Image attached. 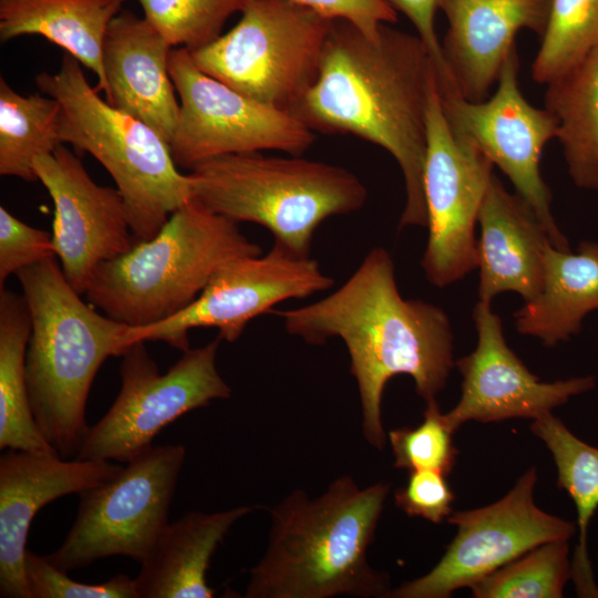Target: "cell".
<instances>
[{"instance_id":"obj_1","label":"cell","mask_w":598,"mask_h":598,"mask_svg":"<svg viewBox=\"0 0 598 598\" xmlns=\"http://www.w3.org/2000/svg\"><path fill=\"white\" fill-rule=\"evenodd\" d=\"M436 75L417 34L383 24L371 39L351 22L334 19L319 76L290 111L313 132L352 134L393 156L405 186L399 229L427 227L426 112Z\"/></svg>"},{"instance_id":"obj_2","label":"cell","mask_w":598,"mask_h":598,"mask_svg":"<svg viewBox=\"0 0 598 598\" xmlns=\"http://www.w3.org/2000/svg\"><path fill=\"white\" fill-rule=\"evenodd\" d=\"M269 313L308 344L331 338L344 342L360 395L363 435L379 450L385 443L381 401L388 381L410 375L427 403L444 389L455 365L447 315L439 306L401 296L392 257L383 247L372 248L348 280L323 299Z\"/></svg>"},{"instance_id":"obj_3","label":"cell","mask_w":598,"mask_h":598,"mask_svg":"<svg viewBox=\"0 0 598 598\" xmlns=\"http://www.w3.org/2000/svg\"><path fill=\"white\" fill-rule=\"evenodd\" d=\"M389 492V483L361 488L350 476L316 498L292 491L270 509L268 545L245 597H391L388 574L367 557Z\"/></svg>"},{"instance_id":"obj_4","label":"cell","mask_w":598,"mask_h":598,"mask_svg":"<svg viewBox=\"0 0 598 598\" xmlns=\"http://www.w3.org/2000/svg\"><path fill=\"white\" fill-rule=\"evenodd\" d=\"M31 316L25 377L34 420L60 457L75 458L89 433L86 401L109 357L133 344L130 326L99 313L68 282L55 256L17 275Z\"/></svg>"},{"instance_id":"obj_5","label":"cell","mask_w":598,"mask_h":598,"mask_svg":"<svg viewBox=\"0 0 598 598\" xmlns=\"http://www.w3.org/2000/svg\"><path fill=\"white\" fill-rule=\"evenodd\" d=\"M260 254L237 223L193 197L154 237L101 264L85 296L112 319L150 326L189 306L227 261Z\"/></svg>"},{"instance_id":"obj_6","label":"cell","mask_w":598,"mask_h":598,"mask_svg":"<svg viewBox=\"0 0 598 598\" xmlns=\"http://www.w3.org/2000/svg\"><path fill=\"white\" fill-rule=\"evenodd\" d=\"M193 197L237 224H258L290 252L309 257L313 234L332 216L361 209L368 192L344 167L300 155L230 154L188 173Z\"/></svg>"},{"instance_id":"obj_7","label":"cell","mask_w":598,"mask_h":598,"mask_svg":"<svg viewBox=\"0 0 598 598\" xmlns=\"http://www.w3.org/2000/svg\"><path fill=\"white\" fill-rule=\"evenodd\" d=\"M81 65L66 53L55 73L37 75V85L62 105L63 143L101 163L123 198L132 234L138 240L150 239L193 198L190 177L179 172L169 143L103 100Z\"/></svg>"},{"instance_id":"obj_8","label":"cell","mask_w":598,"mask_h":598,"mask_svg":"<svg viewBox=\"0 0 598 598\" xmlns=\"http://www.w3.org/2000/svg\"><path fill=\"white\" fill-rule=\"evenodd\" d=\"M237 24L189 51L197 68L290 113L316 83L334 19L293 0H247Z\"/></svg>"},{"instance_id":"obj_9","label":"cell","mask_w":598,"mask_h":598,"mask_svg":"<svg viewBox=\"0 0 598 598\" xmlns=\"http://www.w3.org/2000/svg\"><path fill=\"white\" fill-rule=\"evenodd\" d=\"M185 456L182 444H153L114 477L80 492L75 519L48 559L66 573L113 556L141 564L169 523Z\"/></svg>"},{"instance_id":"obj_10","label":"cell","mask_w":598,"mask_h":598,"mask_svg":"<svg viewBox=\"0 0 598 598\" xmlns=\"http://www.w3.org/2000/svg\"><path fill=\"white\" fill-rule=\"evenodd\" d=\"M220 341L217 337L189 348L164 374L144 341L131 344L122 354L120 392L109 411L90 426L75 458L127 463L186 412L228 399L231 389L216 368Z\"/></svg>"},{"instance_id":"obj_11","label":"cell","mask_w":598,"mask_h":598,"mask_svg":"<svg viewBox=\"0 0 598 598\" xmlns=\"http://www.w3.org/2000/svg\"><path fill=\"white\" fill-rule=\"evenodd\" d=\"M169 73L179 99L169 142L178 168L241 153L278 151L301 155L315 133L291 113L248 97L200 71L184 48L169 53Z\"/></svg>"},{"instance_id":"obj_12","label":"cell","mask_w":598,"mask_h":598,"mask_svg":"<svg viewBox=\"0 0 598 598\" xmlns=\"http://www.w3.org/2000/svg\"><path fill=\"white\" fill-rule=\"evenodd\" d=\"M426 130L424 195L429 239L421 267L430 283L444 288L477 268L474 229L494 164L473 142L450 128L437 75L430 89Z\"/></svg>"},{"instance_id":"obj_13","label":"cell","mask_w":598,"mask_h":598,"mask_svg":"<svg viewBox=\"0 0 598 598\" xmlns=\"http://www.w3.org/2000/svg\"><path fill=\"white\" fill-rule=\"evenodd\" d=\"M536 482L537 471L530 467L497 502L453 512L447 522L457 532L439 563L392 590L391 597L447 598L544 543L569 540L576 525L536 505Z\"/></svg>"},{"instance_id":"obj_14","label":"cell","mask_w":598,"mask_h":598,"mask_svg":"<svg viewBox=\"0 0 598 598\" xmlns=\"http://www.w3.org/2000/svg\"><path fill=\"white\" fill-rule=\"evenodd\" d=\"M317 260L274 243L267 254L241 256L224 264L200 295L176 315L144 327H130L132 343L164 341L189 349L188 331L216 328L218 337L237 341L254 318L289 299H302L332 287Z\"/></svg>"},{"instance_id":"obj_15","label":"cell","mask_w":598,"mask_h":598,"mask_svg":"<svg viewBox=\"0 0 598 598\" xmlns=\"http://www.w3.org/2000/svg\"><path fill=\"white\" fill-rule=\"evenodd\" d=\"M516 45L508 53L495 93L482 102L442 94L441 105L452 132L473 142L512 182L547 229L550 243L570 251L550 212L551 193L540 174L545 145L557 137L554 114L528 103L518 86Z\"/></svg>"},{"instance_id":"obj_16","label":"cell","mask_w":598,"mask_h":598,"mask_svg":"<svg viewBox=\"0 0 598 598\" xmlns=\"http://www.w3.org/2000/svg\"><path fill=\"white\" fill-rule=\"evenodd\" d=\"M54 204L52 241L64 277L85 293L97 267L132 247L126 209L117 188L96 184L64 145L33 162Z\"/></svg>"},{"instance_id":"obj_17","label":"cell","mask_w":598,"mask_h":598,"mask_svg":"<svg viewBox=\"0 0 598 598\" xmlns=\"http://www.w3.org/2000/svg\"><path fill=\"white\" fill-rule=\"evenodd\" d=\"M473 319L477 344L455 361L463 378L462 393L457 404L445 413L455 432L467 421L536 420L595 388L592 375L542 382L508 347L502 320L491 303L478 301Z\"/></svg>"},{"instance_id":"obj_18","label":"cell","mask_w":598,"mask_h":598,"mask_svg":"<svg viewBox=\"0 0 598 598\" xmlns=\"http://www.w3.org/2000/svg\"><path fill=\"white\" fill-rule=\"evenodd\" d=\"M123 466L8 448L0 456V597L31 598L25 544L37 513L52 501L99 485Z\"/></svg>"},{"instance_id":"obj_19","label":"cell","mask_w":598,"mask_h":598,"mask_svg":"<svg viewBox=\"0 0 598 598\" xmlns=\"http://www.w3.org/2000/svg\"><path fill=\"white\" fill-rule=\"evenodd\" d=\"M553 0H437L447 19L442 54L458 95L482 102L516 45V33L543 35Z\"/></svg>"},{"instance_id":"obj_20","label":"cell","mask_w":598,"mask_h":598,"mask_svg":"<svg viewBox=\"0 0 598 598\" xmlns=\"http://www.w3.org/2000/svg\"><path fill=\"white\" fill-rule=\"evenodd\" d=\"M171 43L144 18L123 9L103 43L105 100L171 142L179 101L169 73Z\"/></svg>"},{"instance_id":"obj_21","label":"cell","mask_w":598,"mask_h":598,"mask_svg":"<svg viewBox=\"0 0 598 598\" xmlns=\"http://www.w3.org/2000/svg\"><path fill=\"white\" fill-rule=\"evenodd\" d=\"M477 223L478 301L491 303L505 291L517 292L525 302L535 299L544 285V251L551 244L535 210L493 175Z\"/></svg>"},{"instance_id":"obj_22","label":"cell","mask_w":598,"mask_h":598,"mask_svg":"<svg viewBox=\"0 0 598 598\" xmlns=\"http://www.w3.org/2000/svg\"><path fill=\"white\" fill-rule=\"evenodd\" d=\"M254 506L216 513L188 512L168 523L134 578L137 598H212L206 580L212 557L230 527Z\"/></svg>"},{"instance_id":"obj_23","label":"cell","mask_w":598,"mask_h":598,"mask_svg":"<svg viewBox=\"0 0 598 598\" xmlns=\"http://www.w3.org/2000/svg\"><path fill=\"white\" fill-rule=\"evenodd\" d=\"M126 0H0V40L40 35L62 48L97 78L105 93L103 43Z\"/></svg>"},{"instance_id":"obj_24","label":"cell","mask_w":598,"mask_h":598,"mask_svg":"<svg viewBox=\"0 0 598 598\" xmlns=\"http://www.w3.org/2000/svg\"><path fill=\"white\" fill-rule=\"evenodd\" d=\"M543 259V289L515 312V327L554 347L578 334L585 316L598 310V243H580L577 254L549 244Z\"/></svg>"},{"instance_id":"obj_25","label":"cell","mask_w":598,"mask_h":598,"mask_svg":"<svg viewBox=\"0 0 598 598\" xmlns=\"http://www.w3.org/2000/svg\"><path fill=\"white\" fill-rule=\"evenodd\" d=\"M31 316L23 295L0 288V450L59 455L34 420L25 377Z\"/></svg>"},{"instance_id":"obj_26","label":"cell","mask_w":598,"mask_h":598,"mask_svg":"<svg viewBox=\"0 0 598 598\" xmlns=\"http://www.w3.org/2000/svg\"><path fill=\"white\" fill-rule=\"evenodd\" d=\"M545 107L557 120L569 176L598 192V47L547 84Z\"/></svg>"},{"instance_id":"obj_27","label":"cell","mask_w":598,"mask_h":598,"mask_svg":"<svg viewBox=\"0 0 598 598\" xmlns=\"http://www.w3.org/2000/svg\"><path fill=\"white\" fill-rule=\"evenodd\" d=\"M530 431L550 451L557 470V487L570 496L576 507L577 545L571 559L576 594L598 598L587 546L588 527L598 508V447L577 437L553 413L533 420Z\"/></svg>"},{"instance_id":"obj_28","label":"cell","mask_w":598,"mask_h":598,"mask_svg":"<svg viewBox=\"0 0 598 598\" xmlns=\"http://www.w3.org/2000/svg\"><path fill=\"white\" fill-rule=\"evenodd\" d=\"M62 105L42 92L22 95L0 76V175L37 182V157L64 145Z\"/></svg>"},{"instance_id":"obj_29","label":"cell","mask_w":598,"mask_h":598,"mask_svg":"<svg viewBox=\"0 0 598 598\" xmlns=\"http://www.w3.org/2000/svg\"><path fill=\"white\" fill-rule=\"evenodd\" d=\"M569 540L544 543L470 587L474 598H561L571 580Z\"/></svg>"},{"instance_id":"obj_30","label":"cell","mask_w":598,"mask_h":598,"mask_svg":"<svg viewBox=\"0 0 598 598\" xmlns=\"http://www.w3.org/2000/svg\"><path fill=\"white\" fill-rule=\"evenodd\" d=\"M597 47L598 0H553L532 76L547 85Z\"/></svg>"},{"instance_id":"obj_31","label":"cell","mask_w":598,"mask_h":598,"mask_svg":"<svg viewBox=\"0 0 598 598\" xmlns=\"http://www.w3.org/2000/svg\"><path fill=\"white\" fill-rule=\"evenodd\" d=\"M127 1V0H126ZM144 18L173 48H203L221 34L226 21L247 0H136Z\"/></svg>"},{"instance_id":"obj_32","label":"cell","mask_w":598,"mask_h":598,"mask_svg":"<svg viewBox=\"0 0 598 598\" xmlns=\"http://www.w3.org/2000/svg\"><path fill=\"white\" fill-rule=\"evenodd\" d=\"M454 433L436 400L427 402L424 419L417 426H403L389 432L394 467L408 472L432 470L448 475L458 454L453 441Z\"/></svg>"},{"instance_id":"obj_33","label":"cell","mask_w":598,"mask_h":598,"mask_svg":"<svg viewBox=\"0 0 598 598\" xmlns=\"http://www.w3.org/2000/svg\"><path fill=\"white\" fill-rule=\"evenodd\" d=\"M24 574L31 598H137L134 578L118 574L101 584L73 580L47 556L27 550Z\"/></svg>"},{"instance_id":"obj_34","label":"cell","mask_w":598,"mask_h":598,"mask_svg":"<svg viewBox=\"0 0 598 598\" xmlns=\"http://www.w3.org/2000/svg\"><path fill=\"white\" fill-rule=\"evenodd\" d=\"M52 256V234L23 223L0 206V288L11 275Z\"/></svg>"},{"instance_id":"obj_35","label":"cell","mask_w":598,"mask_h":598,"mask_svg":"<svg viewBox=\"0 0 598 598\" xmlns=\"http://www.w3.org/2000/svg\"><path fill=\"white\" fill-rule=\"evenodd\" d=\"M445 474L432 470L409 472L404 486L394 494L395 505L408 516L441 524L453 513L455 494Z\"/></svg>"},{"instance_id":"obj_36","label":"cell","mask_w":598,"mask_h":598,"mask_svg":"<svg viewBox=\"0 0 598 598\" xmlns=\"http://www.w3.org/2000/svg\"><path fill=\"white\" fill-rule=\"evenodd\" d=\"M328 18L351 22L375 39L383 24L394 23L398 11L386 0H293Z\"/></svg>"},{"instance_id":"obj_37","label":"cell","mask_w":598,"mask_h":598,"mask_svg":"<svg viewBox=\"0 0 598 598\" xmlns=\"http://www.w3.org/2000/svg\"><path fill=\"white\" fill-rule=\"evenodd\" d=\"M396 11L402 12L426 45L435 64L439 87L442 93L457 94L445 65L441 42L435 31L437 0H386Z\"/></svg>"}]
</instances>
